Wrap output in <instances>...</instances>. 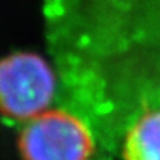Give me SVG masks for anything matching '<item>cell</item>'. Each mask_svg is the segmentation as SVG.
<instances>
[{"label":"cell","instance_id":"3","mask_svg":"<svg viewBox=\"0 0 160 160\" xmlns=\"http://www.w3.org/2000/svg\"><path fill=\"white\" fill-rule=\"evenodd\" d=\"M122 160H160V107H144L135 113L119 142Z\"/></svg>","mask_w":160,"mask_h":160},{"label":"cell","instance_id":"4","mask_svg":"<svg viewBox=\"0 0 160 160\" xmlns=\"http://www.w3.org/2000/svg\"><path fill=\"white\" fill-rule=\"evenodd\" d=\"M140 48L148 55L146 75L149 88L160 104V0H147L142 19Z\"/></svg>","mask_w":160,"mask_h":160},{"label":"cell","instance_id":"1","mask_svg":"<svg viewBox=\"0 0 160 160\" xmlns=\"http://www.w3.org/2000/svg\"><path fill=\"white\" fill-rule=\"evenodd\" d=\"M107 133L79 107H55L23 124L22 160H109Z\"/></svg>","mask_w":160,"mask_h":160},{"label":"cell","instance_id":"2","mask_svg":"<svg viewBox=\"0 0 160 160\" xmlns=\"http://www.w3.org/2000/svg\"><path fill=\"white\" fill-rule=\"evenodd\" d=\"M58 82L46 59L31 51L0 58V118L26 124L51 108Z\"/></svg>","mask_w":160,"mask_h":160}]
</instances>
